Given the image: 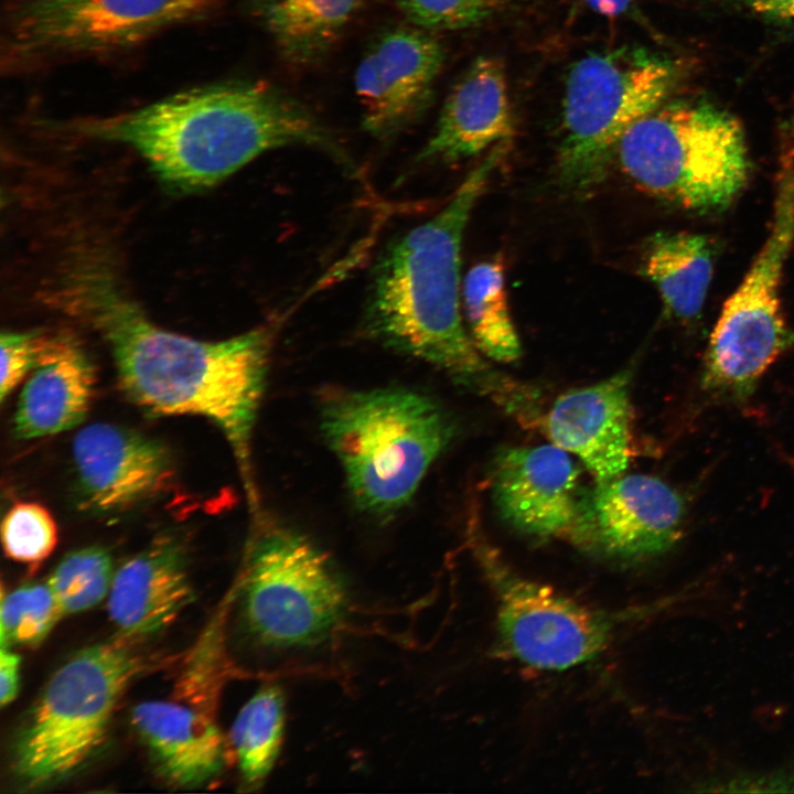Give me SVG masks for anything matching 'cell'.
Here are the masks:
<instances>
[{
	"instance_id": "cell-8",
	"label": "cell",
	"mask_w": 794,
	"mask_h": 794,
	"mask_svg": "<svg viewBox=\"0 0 794 794\" xmlns=\"http://www.w3.org/2000/svg\"><path fill=\"white\" fill-rule=\"evenodd\" d=\"M794 244V158L779 169L772 223L742 281L723 304L701 376L716 397L742 401L793 343L781 305L785 261Z\"/></svg>"
},
{
	"instance_id": "cell-11",
	"label": "cell",
	"mask_w": 794,
	"mask_h": 794,
	"mask_svg": "<svg viewBox=\"0 0 794 794\" xmlns=\"http://www.w3.org/2000/svg\"><path fill=\"white\" fill-rule=\"evenodd\" d=\"M472 547L495 597L502 642L519 662L565 670L607 647L611 623L601 613L521 576L476 530Z\"/></svg>"
},
{
	"instance_id": "cell-31",
	"label": "cell",
	"mask_w": 794,
	"mask_h": 794,
	"mask_svg": "<svg viewBox=\"0 0 794 794\" xmlns=\"http://www.w3.org/2000/svg\"><path fill=\"white\" fill-rule=\"evenodd\" d=\"M749 8L759 13L781 19L792 0H716Z\"/></svg>"
},
{
	"instance_id": "cell-18",
	"label": "cell",
	"mask_w": 794,
	"mask_h": 794,
	"mask_svg": "<svg viewBox=\"0 0 794 794\" xmlns=\"http://www.w3.org/2000/svg\"><path fill=\"white\" fill-rule=\"evenodd\" d=\"M108 613L129 637L154 634L194 601V589L179 539L165 536L124 562L114 573Z\"/></svg>"
},
{
	"instance_id": "cell-9",
	"label": "cell",
	"mask_w": 794,
	"mask_h": 794,
	"mask_svg": "<svg viewBox=\"0 0 794 794\" xmlns=\"http://www.w3.org/2000/svg\"><path fill=\"white\" fill-rule=\"evenodd\" d=\"M211 0H14L3 19L2 61L10 71L135 47L195 20Z\"/></svg>"
},
{
	"instance_id": "cell-7",
	"label": "cell",
	"mask_w": 794,
	"mask_h": 794,
	"mask_svg": "<svg viewBox=\"0 0 794 794\" xmlns=\"http://www.w3.org/2000/svg\"><path fill=\"white\" fill-rule=\"evenodd\" d=\"M142 670L125 643L88 646L50 677L13 749V769L26 785L60 780L104 742L116 706Z\"/></svg>"
},
{
	"instance_id": "cell-32",
	"label": "cell",
	"mask_w": 794,
	"mask_h": 794,
	"mask_svg": "<svg viewBox=\"0 0 794 794\" xmlns=\"http://www.w3.org/2000/svg\"><path fill=\"white\" fill-rule=\"evenodd\" d=\"M599 14L605 17L629 15L634 11V0H584Z\"/></svg>"
},
{
	"instance_id": "cell-21",
	"label": "cell",
	"mask_w": 794,
	"mask_h": 794,
	"mask_svg": "<svg viewBox=\"0 0 794 794\" xmlns=\"http://www.w3.org/2000/svg\"><path fill=\"white\" fill-rule=\"evenodd\" d=\"M641 268L674 316L690 320L699 314L713 273L712 249L705 236L657 233L644 246Z\"/></svg>"
},
{
	"instance_id": "cell-34",
	"label": "cell",
	"mask_w": 794,
	"mask_h": 794,
	"mask_svg": "<svg viewBox=\"0 0 794 794\" xmlns=\"http://www.w3.org/2000/svg\"><path fill=\"white\" fill-rule=\"evenodd\" d=\"M211 1H213V2H214L215 0H211Z\"/></svg>"
},
{
	"instance_id": "cell-24",
	"label": "cell",
	"mask_w": 794,
	"mask_h": 794,
	"mask_svg": "<svg viewBox=\"0 0 794 794\" xmlns=\"http://www.w3.org/2000/svg\"><path fill=\"white\" fill-rule=\"evenodd\" d=\"M283 719V698L275 686L259 689L238 712L230 740L245 785H260L271 770L281 745Z\"/></svg>"
},
{
	"instance_id": "cell-17",
	"label": "cell",
	"mask_w": 794,
	"mask_h": 794,
	"mask_svg": "<svg viewBox=\"0 0 794 794\" xmlns=\"http://www.w3.org/2000/svg\"><path fill=\"white\" fill-rule=\"evenodd\" d=\"M513 116L503 64L478 57L453 86L419 160L454 162L509 141Z\"/></svg>"
},
{
	"instance_id": "cell-1",
	"label": "cell",
	"mask_w": 794,
	"mask_h": 794,
	"mask_svg": "<svg viewBox=\"0 0 794 794\" xmlns=\"http://www.w3.org/2000/svg\"><path fill=\"white\" fill-rule=\"evenodd\" d=\"M74 314L108 344L126 396L157 416L215 423L248 478L250 440L262 398L271 334L265 328L200 341L154 324L99 256L76 255L57 285Z\"/></svg>"
},
{
	"instance_id": "cell-3",
	"label": "cell",
	"mask_w": 794,
	"mask_h": 794,
	"mask_svg": "<svg viewBox=\"0 0 794 794\" xmlns=\"http://www.w3.org/2000/svg\"><path fill=\"white\" fill-rule=\"evenodd\" d=\"M507 142L489 150L438 214L383 250L364 310L365 330L380 344L484 393L506 387L498 386L462 322L461 248L472 210L505 157Z\"/></svg>"
},
{
	"instance_id": "cell-23",
	"label": "cell",
	"mask_w": 794,
	"mask_h": 794,
	"mask_svg": "<svg viewBox=\"0 0 794 794\" xmlns=\"http://www.w3.org/2000/svg\"><path fill=\"white\" fill-rule=\"evenodd\" d=\"M463 310L475 347L497 362H513L522 354L505 291L500 258L473 266L463 281Z\"/></svg>"
},
{
	"instance_id": "cell-16",
	"label": "cell",
	"mask_w": 794,
	"mask_h": 794,
	"mask_svg": "<svg viewBox=\"0 0 794 794\" xmlns=\"http://www.w3.org/2000/svg\"><path fill=\"white\" fill-rule=\"evenodd\" d=\"M630 372L561 395L547 417L554 444L578 457L597 484L620 475L631 457Z\"/></svg>"
},
{
	"instance_id": "cell-26",
	"label": "cell",
	"mask_w": 794,
	"mask_h": 794,
	"mask_svg": "<svg viewBox=\"0 0 794 794\" xmlns=\"http://www.w3.org/2000/svg\"><path fill=\"white\" fill-rule=\"evenodd\" d=\"M63 615L49 582L25 584L8 593L2 591L1 645L39 644Z\"/></svg>"
},
{
	"instance_id": "cell-30",
	"label": "cell",
	"mask_w": 794,
	"mask_h": 794,
	"mask_svg": "<svg viewBox=\"0 0 794 794\" xmlns=\"http://www.w3.org/2000/svg\"><path fill=\"white\" fill-rule=\"evenodd\" d=\"M20 658L2 646L0 652V700L1 706L10 704L19 689Z\"/></svg>"
},
{
	"instance_id": "cell-14",
	"label": "cell",
	"mask_w": 794,
	"mask_h": 794,
	"mask_svg": "<svg viewBox=\"0 0 794 794\" xmlns=\"http://www.w3.org/2000/svg\"><path fill=\"white\" fill-rule=\"evenodd\" d=\"M79 503L96 513H119L151 500L172 482L174 468L159 441L121 426L95 422L73 440Z\"/></svg>"
},
{
	"instance_id": "cell-22",
	"label": "cell",
	"mask_w": 794,
	"mask_h": 794,
	"mask_svg": "<svg viewBox=\"0 0 794 794\" xmlns=\"http://www.w3.org/2000/svg\"><path fill=\"white\" fill-rule=\"evenodd\" d=\"M280 52L309 63L325 54L355 12L358 0H250Z\"/></svg>"
},
{
	"instance_id": "cell-13",
	"label": "cell",
	"mask_w": 794,
	"mask_h": 794,
	"mask_svg": "<svg viewBox=\"0 0 794 794\" xmlns=\"http://www.w3.org/2000/svg\"><path fill=\"white\" fill-rule=\"evenodd\" d=\"M443 61L431 31L406 26L382 34L355 73L364 129L385 139L417 121L431 103Z\"/></svg>"
},
{
	"instance_id": "cell-15",
	"label": "cell",
	"mask_w": 794,
	"mask_h": 794,
	"mask_svg": "<svg viewBox=\"0 0 794 794\" xmlns=\"http://www.w3.org/2000/svg\"><path fill=\"white\" fill-rule=\"evenodd\" d=\"M491 479L495 508L511 527L539 539L569 537L586 491L566 450L554 443L505 449Z\"/></svg>"
},
{
	"instance_id": "cell-19",
	"label": "cell",
	"mask_w": 794,
	"mask_h": 794,
	"mask_svg": "<svg viewBox=\"0 0 794 794\" xmlns=\"http://www.w3.org/2000/svg\"><path fill=\"white\" fill-rule=\"evenodd\" d=\"M95 379L94 366L76 339L68 334L46 336L19 397L15 437H47L78 426L88 412Z\"/></svg>"
},
{
	"instance_id": "cell-10",
	"label": "cell",
	"mask_w": 794,
	"mask_h": 794,
	"mask_svg": "<svg viewBox=\"0 0 794 794\" xmlns=\"http://www.w3.org/2000/svg\"><path fill=\"white\" fill-rule=\"evenodd\" d=\"M345 592L324 554L286 528L266 530L249 555L242 612L248 633L272 650L325 640L341 621Z\"/></svg>"
},
{
	"instance_id": "cell-28",
	"label": "cell",
	"mask_w": 794,
	"mask_h": 794,
	"mask_svg": "<svg viewBox=\"0 0 794 794\" xmlns=\"http://www.w3.org/2000/svg\"><path fill=\"white\" fill-rule=\"evenodd\" d=\"M416 26L428 30H460L491 15L501 0H396Z\"/></svg>"
},
{
	"instance_id": "cell-20",
	"label": "cell",
	"mask_w": 794,
	"mask_h": 794,
	"mask_svg": "<svg viewBox=\"0 0 794 794\" xmlns=\"http://www.w3.org/2000/svg\"><path fill=\"white\" fill-rule=\"evenodd\" d=\"M212 715L178 699L149 700L132 709L131 723L162 776L197 786L224 764L223 738Z\"/></svg>"
},
{
	"instance_id": "cell-6",
	"label": "cell",
	"mask_w": 794,
	"mask_h": 794,
	"mask_svg": "<svg viewBox=\"0 0 794 794\" xmlns=\"http://www.w3.org/2000/svg\"><path fill=\"white\" fill-rule=\"evenodd\" d=\"M679 73L676 62L635 45L591 52L572 64L556 163L560 184L577 194L598 185L622 136L666 103Z\"/></svg>"
},
{
	"instance_id": "cell-4",
	"label": "cell",
	"mask_w": 794,
	"mask_h": 794,
	"mask_svg": "<svg viewBox=\"0 0 794 794\" xmlns=\"http://www.w3.org/2000/svg\"><path fill=\"white\" fill-rule=\"evenodd\" d=\"M320 423L355 505L377 517L412 497L452 434L430 397L405 388L337 394L323 404Z\"/></svg>"
},
{
	"instance_id": "cell-25",
	"label": "cell",
	"mask_w": 794,
	"mask_h": 794,
	"mask_svg": "<svg viewBox=\"0 0 794 794\" xmlns=\"http://www.w3.org/2000/svg\"><path fill=\"white\" fill-rule=\"evenodd\" d=\"M114 573L106 549L86 547L67 554L47 582L66 615L92 609L107 597Z\"/></svg>"
},
{
	"instance_id": "cell-33",
	"label": "cell",
	"mask_w": 794,
	"mask_h": 794,
	"mask_svg": "<svg viewBox=\"0 0 794 794\" xmlns=\"http://www.w3.org/2000/svg\"><path fill=\"white\" fill-rule=\"evenodd\" d=\"M781 19L794 20V0L787 6Z\"/></svg>"
},
{
	"instance_id": "cell-27",
	"label": "cell",
	"mask_w": 794,
	"mask_h": 794,
	"mask_svg": "<svg viewBox=\"0 0 794 794\" xmlns=\"http://www.w3.org/2000/svg\"><path fill=\"white\" fill-rule=\"evenodd\" d=\"M57 526L47 508L34 502H17L1 523V541L7 557L39 565L55 549Z\"/></svg>"
},
{
	"instance_id": "cell-5",
	"label": "cell",
	"mask_w": 794,
	"mask_h": 794,
	"mask_svg": "<svg viewBox=\"0 0 794 794\" xmlns=\"http://www.w3.org/2000/svg\"><path fill=\"white\" fill-rule=\"evenodd\" d=\"M614 157L642 191L696 212L730 205L750 169L740 122L706 100L664 103L626 130Z\"/></svg>"
},
{
	"instance_id": "cell-29",
	"label": "cell",
	"mask_w": 794,
	"mask_h": 794,
	"mask_svg": "<svg viewBox=\"0 0 794 794\" xmlns=\"http://www.w3.org/2000/svg\"><path fill=\"white\" fill-rule=\"evenodd\" d=\"M45 337L36 332H3L1 334V401L34 369Z\"/></svg>"
},
{
	"instance_id": "cell-2",
	"label": "cell",
	"mask_w": 794,
	"mask_h": 794,
	"mask_svg": "<svg viewBox=\"0 0 794 794\" xmlns=\"http://www.w3.org/2000/svg\"><path fill=\"white\" fill-rule=\"evenodd\" d=\"M76 131L135 149L165 185L182 192L213 186L269 150L332 147L307 108L271 85L247 81L179 92L83 120Z\"/></svg>"
},
{
	"instance_id": "cell-12",
	"label": "cell",
	"mask_w": 794,
	"mask_h": 794,
	"mask_svg": "<svg viewBox=\"0 0 794 794\" xmlns=\"http://www.w3.org/2000/svg\"><path fill=\"white\" fill-rule=\"evenodd\" d=\"M684 517L682 496L664 481L620 475L586 492L568 538L612 558L646 559L678 541Z\"/></svg>"
}]
</instances>
